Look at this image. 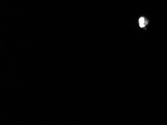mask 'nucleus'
Returning <instances> with one entry per match:
<instances>
[{"mask_svg": "<svg viewBox=\"0 0 167 125\" xmlns=\"http://www.w3.org/2000/svg\"><path fill=\"white\" fill-rule=\"evenodd\" d=\"M139 23L140 27H141V28L144 27L147 24V22L146 21L144 17H141V18H140Z\"/></svg>", "mask_w": 167, "mask_h": 125, "instance_id": "obj_1", "label": "nucleus"}]
</instances>
